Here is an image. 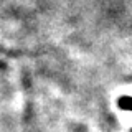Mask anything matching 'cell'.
Listing matches in <instances>:
<instances>
[{
	"label": "cell",
	"mask_w": 132,
	"mask_h": 132,
	"mask_svg": "<svg viewBox=\"0 0 132 132\" xmlns=\"http://www.w3.org/2000/svg\"><path fill=\"white\" fill-rule=\"evenodd\" d=\"M117 106L124 111H132V97L129 96H122L121 99H117ZM132 132V130H130Z\"/></svg>",
	"instance_id": "6da1fadb"
}]
</instances>
